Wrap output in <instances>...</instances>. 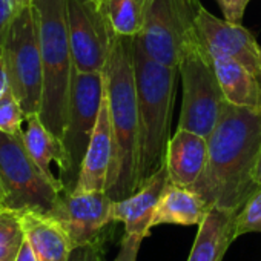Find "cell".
<instances>
[{"label":"cell","instance_id":"cell-24","mask_svg":"<svg viewBox=\"0 0 261 261\" xmlns=\"http://www.w3.org/2000/svg\"><path fill=\"white\" fill-rule=\"evenodd\" d=\"M27 121V115L13 92L0 98V130L8 134L22 133V124Z\"/></svg>","mask_w":261,"mask_h":261},{"label":"cell","instance_id":"cell-19","mask_svg":"<svg viewBox=\"0 0 261 261\" xmlns=\"http://www.w3.org/2000/svg\"><path fill=\"white\" fill-rule=\"evenodd\" d=\"M23 142L30 155L37 163V166L43 171V174L53 181L62 183L60 177L65 174L68 166L66 154L62 140L49 133L46 126L42 123L39 114H33L27 117V129L23 133Z\"/></svg>","mask_w":261,"mask_h":261},{"label":"cell","instance_id":"cell-6","mask_svg":"<svg viewBox=\"0 0 261 261\" xmlns=\"http://www.w3.org/2000/svg\"><path fill=\"white\" fill-rule=\"evenodd\" d=\"M0 180L5 189V207L14 211L49 212L60 195L63 185L48 178L30 155L23 130L8 134L0 130Z\"/></svg>","mask_w":261,"mask_h":261},{"label":"cell","instance_id":"cell-23","mask_svg":"<svg viewBox=\"0 0 261 261\" xmlns=\"http://www.w3.org/2000/svg\"><path fill=\"white\" fill-rule=\"evenodd\" d=\"M252 232L261 233V188L244 203L235 218V240Z\"/></svg>","mask_w":261,"mask_h":261},{"label":"cell","instance_id":"cell-8","mask_svg":"<svg viewBox=\"0 0 261 261\" xmlns=\"http://www.w3.org/2000/svg\"><path fill=\"white\" fill-rule=\"evenodd\" d=\"M103 95V72H80L74 68L68 118L62 137V145L68 162L66 171L60 177L65 192H72L77 185L80 168L98 118Z\"/></svg>","mask_w":261,"mask_h":261},{"label":"cell","instance_id":"cell-34","mask_svg":"<svg viewBox=\"0 0 261 261\" xmlns=\"http://www.w3.org/2000/svg\"><path fill=\"white\" fill-rule=\"evenodd\" d=\"M259 69H261V53H259Z\"/></svg>","mask_w":261,"mask_h":261},{"label":"cell","instance_id":"cell-7","mask_svg":"<svg viewBox=\"0 0 261 261\" xmlns=\"http://www.w3.org/2000/svg\"><path fill=\"white\" fill-rule=\"evenodd\" d=\"M2 51L11 91L25 115L39 114L43 95V65L37 14L33 2L11 23L2 42Z\"/></svg>","mask_w":261,"mask_h":261},{"label":"cell","instance_id":"cell-18","mask_svg":"<svg viewBox=\"0 0 261 261\" xmlns=\"http://www.w3.org/2000/svg\"><path fill=\"white\" fill-rule=\"evenodd\" d=\"M209 53L226 101L235 106L261 108V79L238 60L221 53Z\"/></svg>","mask_w":261,"mask_h":261},{"label":"cell","instance_id":"cell-27","mask_svg":"<svg viewBox=\"0 0 261 261\" xmlns=\"http://www.w3.org/2000/svg\"><path fill=\"white\" fill-rule=\"evenodd\" d=\"M217 4L227 22L241 25L246 8L250 4V0H217Z\"/></svg>","mask_w":261,"mask_h":261},{"label":"cell","instance_id":"cell-15","mask_svg":"<svg viewBox=\"0 0 261 261\" xmlns=\"http://www.w3.org/2000/svg\"><path fill=\"white\" fill-rule=\"evenodd\" d=\"M209 155L207 139L188 129H178L171 137L166 151L169 181L181 188H192L206 169Z\"/></svg>","mask_w":261,"mask_h":261},{"label":"cell","instance_id":"cell-11","mask_svg":"<svg viewBox=\"0 0 261 261\" xmlns=\"http://www.w3.org/2000/svg\"><path fill=\"white\" fill-rule=\"evenodd\" d=\"M114 200L103 191L63 192L54 207L46 212L66 232L72 246H82L101 238L112 220Z\"/></svg>","mask_w":261,"mask_h":261},{"label":"cell","instance_id":"cell-16","mask_svg":"<svg viewBox=\"0 0 261 261\" xmlns=\"http://www.w3.org/2000/svg\"><path fill=\"white\" fill-rule=\"evenodd\" d=\"M237 211L211 207L198 226L188 261H223L232 241H235Z\"/></svg>","mask_w":261,"mask_h":261},{"label":"cell","instance_id":"cell-1","mask_svg":"<svg viewBox=\"0 0 261 261\" xmlns=\"http://www.w3.org/2000/svg\"><path fill=\"white\" fill-rule=\"evenodd\" d=\"M207 145L206 169L191 189L211 207L238 212L259 189L255 172L261 159V108L226 101Z\"/></svg>","mask_w":261,"mask_h":261},{"label":"cell","instance_id":"cell-14","mask_svg":"<svg viewBox=\"0 0 261 261\" xmlns=\"http://www.w3.org/2000/svg\"><path fill=\"white\" fill-rule=\"evenodd\" d=\"M169 183V175L165 166H162L140 189L123 200H117L112 204L114 223L124 224V233L148 237L152 229V220L159 206V201Z\"/></svg>","mask_w":261,"mask_h":261},{"label":"cell","instance_id":"cell-21","mask_svg":"<svg viewBox=\"0 0 261 261\" xmlns=\"http://www.w3.org/2000/svg\"><path fill=\"white\" fill-rule=\"evenodd\" d=\"M148 4L149 0H106L105 10L112 31L137 37L145 25Z\"/></svg>","mask_w":261,"mask_h":261},{"label":"cell","instance_id":"cell-29","mask_svg":"<svg viewBox=\"0 0 261 261\" xmlns=\"http://www.w3.org/2000/svg\"><path fill=\"white\" fill-rule=\"evenodd\" d=\"M10 92H13V91H11V85H10L5 60H4L2 45H0V98H2L4 95H7V94H10Z\"/></svg>","mask_w":261,"mask_h":261},{"label":"cell","instance_id":"cell-25","mask_svg":"<svg viewBox=\"0 0 261 261\" xmlns=\"http://www.w3.org/2000/svg\"><path fill=\"white\" fill-rule=\"evenodd\" d=\"M31 2L33 0H0V45L17 14Z\"/></svg>","mask_w":261,"mask_h":261},{"label":"cell","instance_id":"cell-33","mask_svg":"<svg viewBox=\"0 0 261 261\" xmlns=\"http://www.w3.org/2000/svg\"><path fill=\"white\" fill-rule=\"evenodd\" d=\"M95 2H98L103 8H105V4H106V0H95Z\"/></svg>","mask_w":261,"mask_h":261},{"label":"cell","instance_id":"cell-31","mask_svg":"<svg viewBox=\"0 0 261 261\" xmlns=\"http://www.w3.org/2000/svg\"><path fill=\"white\" fill-rule=\"evenodd\" d=\"M255 183L258 188H261V159H259V163H258V168L255 172Z\"/></svg>","mask_w":261,"mask_h":261},{"label":"cell","instance_id":"cell-12","mask_svg":"<svg viewBox=\"0 0 261 261\" xmlns=\"http://www.w3.org/2000/svg\"><path fill=\"white\" fill-rule=\"evenodd\" d=\"M195 30L209 51L221 53L238 60L261 79V46L256 43L253 34L243 28V25H235L226 19H218L201 5L195 19Z\"/></svg>","mask_w":261,"mask_h":261},{"label":"cell","instance_id":"cell-2","mask_svg":"<svg viewBox=\"0 0 261 261\" xmlns=\"http://www.w3.org/2000/svg\"><path fill=\"white\" fill-rule=\"evenodd\" d=\"M103 74L114 134V163L106 194L117 201L137 191L139 100L136 85V37L112 33Z\"/></svg>","mask_w":261,"mask_h":261},{"label":"cell","instance_id":"cell-5","mask_svg":"<svg viewBox=\"0 0 261 261\" xmlns=\"http://www.w3.org/2000/svg\"><path fill=\"white\" fill-rule=\"evenodd\" d=\"M178 72L183 85V101L177 127L207 139L221 115L226 98L212 56L197 30L183 48Z\"/></svg>","mask_w":261,"mask_h":261},{"label":"cell","instance_id":"cell-20","mask_svg":"<svg viewBox=\"0 0 261 261\" xmlns=\"http://www.w3.org/2000/svg\"><path fill=\"white\" fill-rule=\"evenodd\" d=\"M209 211L211 206L197 192L169 181L159 201L152 227L160 224L200 226Z\"/></svg>","mask_w":261,"mask_h":261},{"label":"cell","instance_id":"cell-28","mask_svg":"<svg viewBox=\"0 0 261 261\" xmlns=\"http://www.w3.org/2000/svg\"><path fill=\"white\" fill-rule=\"evenodd\" d=\"M143 240H145V237H142V235L124 233L121 244H120V250H118L117 256L114 258V261H137L139 250H140Z\"/></svg>","mask_w":261,"mask_h":261},{"label":"cell","instance_id":"cell-13","mask_svg":"<svg viewBox=\"0 0 261 261\" xmlns=\"http://www.w3.org/2000/svg\"><path fill=\"white\" fill-rule=\"evenodd\" d=\"M114 163V134L109 117V106L106 92L103 95L98 118L94 127V133L85 154L79 180L74 188L77 192L86 191H103L106 192L111 169Z\"/></svg>","mask_w":261,"mask_h":261},{"label":"cell","instance_id":"cell-17","mask_svg":"<svg viewBox=\"0 0 261 261\" xmlns=\"http://www.w3.org/2000/svg\"><path fill=\"white\" fill-rule=\"evenodd\" d=\"M25 240L31 244L39 261H66L74 249L62 226L45 212L22 211Z\"/></svg>","mask_w":261,"mask_h":261},{"label":"cell","instance_id":"cell-32","mask_svg":"<svg viewBox=\"0 0 261 261\" xmlns=\"http://www.w3.org/2000/svg\"><path fill=\"white\" fill-rule=\"evenodd\" d=\"M5 207V189L2 185V180H0V209Z\"/></svg>","mask_w":261,"mask_h":261},{"label":"cell","instance_id":"cell-26","mask_svg":"<svg viewBox=\"0 0 261 261\" xmlns=\"http://www.w3.org/2000/svg\"><path fill=\"white\" fill-rule=\"evenodd\" d=\"M66 261H106L105 250H103V240L98 238L91 243L74 247Z\"/></svg>","mask_w":261,"mask_h":261},{"label":"cell","instance_id":"cell-10","mask_svg":"<svg viewBox=\"0 0 261 261\" xmlns=\"http://www.w3.org/2000/svg\"><path fill=\"white\" fill-rule=\"evenodd\" d=\"M66 22L74 68L103 72L114 33L106 10L95 0H66Z\"/></svg>","mask_w":261,"mask_h":261},{"label":"cell","instance_id":"cell-9","mask_svg":"<svg viewBox=\"0 0 261 261\" xmlns=\"http://www.w3.org/2000/svg\"><path fill=\"white\" fill-rule=\"evenodd\" d=\"M200 0H149L137 43L152 60L178 68L183 48L195 31Z\"/></svg>","mask_w":261,"mask_h":261},{"label":"cell","instance_id":"cell-22","mask_svg":"<svg viewBox=\"0 0 261 261\" xmlns=\"http://www.w3.org/2000/svg\"><path fill=\"white\" fill-rule=\"evenodd\" d=\"M25 241L20 211L0 209V261H16Z\"/></svg>","mask_w":261,"mask_h":261},{"label":"cell","instance_id":"cell-4","mask_svg":"<svg viewBox=\"0 0 261 261\" xmlns=\"http://www.w3.org/2000/svg\"><path fill=\"white\" fill-rule=\"evenodd\" d=\"M37 14L43 65V95L39 117L62 140L68 118L74 60L66 22V0H33Z\"/></svg>","mask_w":261,"mask_h":261},{"label":"cell","instance_id":"cell-30","mask_svg":"<svg viewBox=\"0 0 261 261\" xmlns=\"http://www.w3.org/2000/svg\"><path fill=\"white\" fill-rule=\"evenodd\" d=\"M16 261H39L36 252L33 250L31 244L27 240L23 241V244H22V247H20V250H19V253L16 256Z\"/></svg>","mask_w":261,"mask_h":261},{"label":"cell","instance_id":"cell-3","mask_svg":"<svg viewBox=\"0 0 261 261\" xmlns=\"http://www.w3.org/2000/svg\"><path fill=\"white\" fill-rule=\"evenodd\" d=\"M178 68L152 60L136 37V85L139 100L137 189L166 163L177 97Z\"/></svg>","mask_w":261,"mask_h":261}]
</instances>
